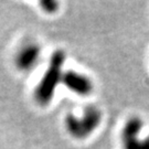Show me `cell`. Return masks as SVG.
I'll list each match as a JSON object with an SVG mask.
<instances>
[{
	"label": "cell",
	"mask_w": 149,
	"mask_h": 149,
	"mask_svg": "<svg viewBox=\"0 0 149 149\" xmlns=\"http://www.w3.org/2000/svg\"><path fill=\"white\" fill-rule=\"evenodd\" d=\"M40 6L47 13H54L55 11L59 9V2L56 1H52V0H45V1H41Z\"/></svg>",
	"instance_id": "8992f818"
},
{
	"label": "cell",
	"mask_w": 149,
	"mask_h": 149,
	"mask_svg": "<svg viewBox=\"0 0 149 149\" xmlns=\"http://www.w3.org/2000/svg\"><path fill=\"white\" fill-rule=\"evenodd\" d=\"M102 120L101 111L95 106L85 108L82 117L69 114L65 118V127L68 133L76 139H84L100 126Z\"/></svg>",
	"instance_id": "7a4b0ae2"
},
{
	"label": "cell",
	"mask_w": 149,
	"mask_h": 149,
	"mask_svg": "<svg viewBox=\"0 0 149 149\" xmlns=\"http://www.w3.org/2000/svg\"><path fill=\"white\" fill-rule=\"evenodd\" d=\"M65 62V53L55 51L50 59V64L34 91V100L40 105H47L52 101L55 90L62 80V68Z\"/></svg>",
	"instance_id": "6da1fadb"
},
{
	"label": "cell",
	"mask_w": 149,
	"mask_h": 149,
	"mask_svg": "<svg viewBox=\"0 0 149 149\" xmlns=\"http://www.w3.org/2000/svg\"><path fill=\"white\" fill-rule=\"evenodd\" d=\"M41 49L37 44H28L18 52L16 56V65L20 71L31 70L40 59Z\"/></svg>",
	"instance_id": "5b68a950"
},
{
	"label": "cell",
	"mask_w": 149,
	"mask_h": 149,
	"mask_svg": "<svg viewBox=\"0 0 149 149\" xmlns=\"http://www.w3.org/2000/svg\"><path fill=\"white\" fill-rule=\"evenodd\" d=\"M143 125V120L137 116L130 117L125 123L120 134L123 149H149V136L138 138Z\"/></svg>",
	"instance_id": "3957f363"
},
{
	"label": "cell",
	"mask_w": 149,
	"mask_h": 149,
	"mask_svg": "<svg viewBox=\"0 0 149 149\" xmlns=\"http://www.w3.org/2000/svg\"><path fill=\"white\" fill-rule=\"evenodd\" d=\"M61 82L70 91L82 96L90 95L93 91V83L85 75L77 73L75 71H66L62 75Z\"/></svg>",
	"instance_id": "277c9868"
}]
</instances>
